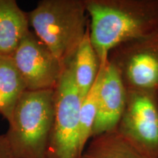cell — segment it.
<instances>
[{"mask_svg": "<svg viewBox=\"0 0 158 158\" xmlns=\"http://www.w3.org/2000/svg\"><path fill=\"white\" fill-rule=\"evenodd\" d=\"M100 69L98 112L92 137L116 128L127 101V89L116 67L108 61Z\"/></svg>", "mask_w": 158, "mask_h": 158, "instance_id": "ba28073f", "label": "cell"}, {"mask_svg": "<svg viewBox=\"0 0 158 158\" xmlns=\"http://www.w3.org/2000/svg\"><path fill=\"white\" fill-rule=\"evenodd\" d=\"M74 80L82 100L92 89L100 70V62L92 46L89 29L72 59Z\"/></svg>", "mask_w": 158, "mask_h": 158, "instance_id": "8fae6325", "label": "cell"}, {"mask_svg": "<svg viewBox=\"0 0 158 158\" xmlns=\"http://www.w3.org/2000/svg\"><path fill=\"white\" fill-rule=\"evenodd\" d=\"M27 14L35 35L68 64L89 28L86 0H42Z\"/></svg>", "mask_w": 158, "mask_h": 158, "instance_id": "7a4b0ae2", "label": "cell"}, {"mask_svg": "<svg viewBox=\"0 0 158 158\" xmlns=\"http://www.w3.org/2000/svg\"><path fill=\"white\" fill-rule=\"evenodd\" d=\"M26 84L11 56H0V114L8 121Z\"/></svg>", "mask_w": 158, "mask_h": 158, "instance_id": "7c38bea8", "label": "cell"}, {"mask_svg": "<svg viewBox=\"0 0 158 158\" xmlns=\"http://www.w3.org/2000/svg\"><path fill=\"white\" fill-rule=\"evenodd\" d=\"M11 57L28 91L54 90L65 67L30 30Z\"/></svg>", "mask_w": 158, "mask_h": 158, "instance_id": "52a82bcc", "label": "cell"}, {"mask_svg": "<svg viewBox=\"0 0 158 158\" xmlns=\"http://www.w3.org/2000/svg\"><path fill=\"white\" fill-rule=\"evenodd\" d=\"M116 129L144 154L158 158V102L155 92L127 90Z\"/></svg>", "mask_w": 158, "mask_h": 158, "instance_id": "8992f818", "label": "cell"}, {"mask_svg": "<svg viewBox=\"0 0 158 158\" xmlns=\"http://www.w3.org/2000/svg\"><path fill=\"white\" fill-rule=\"evenodd\" d=\"M100 81V69L95 82L82 100L80 108V140L82 151L92 137V132L98 112V91Z\"/></svg>", "mask_w": 158, "mask_h": 158, "instance_id": "4fadbf2b", "label": "cell"}, {"mask_svg": "<svg viewBox=\"0 0 158 158\" xmlns=\"http://www.w3.org/2000/svg\"><path fill=\"white\" fill-rule=\"evenodd\" d=\"M54 112V90L23 92L5 133L15 158H45Z\"/></svg>", "mask_w": 158, "mask_h": 158, "instance_id": "3957f363", "label": "cell"}, {"mask_svg": "<svg viewBox=\"0 0 158 158\" xmlns=\"http://www.w3.org/2000/svg\"><path fill=\"white\" fill-rule=\"evenodd\" d=\"M82 98L74 80L72 60L54 89V119L45 158H81L80 108Z\"/></svg>", "mask_w": 158, "mask_h": 158, "instance_id": "277c9868", "label": "cell"}, {"mask_svg": "<svg viewBox=\"0 0 158 158\" xmlns=\"http://www.w3.org/2000/svg\"><path fill=\"white\" fill-rule=\"evenodd\" d=\"M81 158H152L115 129L92 137Z\"/></svg>", "mask_w": 158, "mask_h": 158, "instance_id": "30bf717a", "label": "cell"}, {"mask_svg": "<svg viewBox=\"0 0 158 158\" xmlns=\"http://www.w3.org/2000/svg\"><path fill=\"white\" fill-rule=\"evenodd\" d=\"M86 7L100 66L118 45L158 35V0H86Z\"/></svg>", "mask_w": 158, "mask_h": 158, "instance_id": "6da1fadb", "label": "cell"}, {"mask_svg": "<svg viewBox=\"0 0 158 158\" xmlns=\"http://www.w3.org/2000/svg\"><path fill=\"white\" fill-rule=\"evenodd\" d=\"M0 158H15L5 134L0 135Z\"/></svg>", "mask_w": 158, "mask_h": 158, "instance_id": "5bb4252c", "label": "cell"}, {"mask_svg": "<svg viewBox=\"0 0 158 158\" xmlns=\"http://www.w3.org/2000/svg\"><path fill=\"white\" fill-rule=\"evenodd\" d=\"M156 93V96H157V102H158V90L157 91V92H155Z\"/></svg>", "mask_w": 158, "mask_h": 158, "instance_id": "9a60e30c", "label": "cell"}, {"mask_svg": "<svg viewBox=\"0 0 158 158\" xmlns=\"http://www.w3.org/2000/svg\"><path fill=\"white\" fill-rule=\"evenodd\" d=\"M29 27L28 14L15 0H0V56H12Z\"/></svg>", "mask_w": 158, "mask_h": 158, "instance_id": "9c48e42d", "label": "cell"}, {"mask_svg": "<svg viewBox=\"0 0 158 158\" xmlns=\"http://www.w3.org/2000/svg\"><path fill=\"white\" fill-rule=\"evenodd\" d=\"M108 61L119 72L127 90H158V35L118 45Z\"/></svg>", "mask_w": 158, "mask_h": 158, "instance_id": "5b68a950", "label": "cell"}]
</instances>
